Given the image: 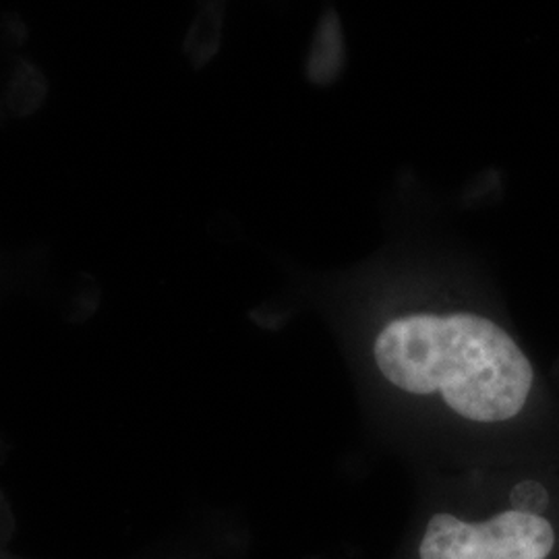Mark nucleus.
<instances>
[{
	"mask_svg": "<svg viewBox=\"0 0 559 559\" xmlns=\"http://www.w3.org/2000/svg\"><path fill=\"white\" fill-rule=\"evenodd\" d=\"M549 491L537 480H524L508 506L483 519L452 512L431 514L419 545V559H551L558 528L549 516Z\"/></svg>",
	"mask_w": 559,
	"mask_h": 559,
	"instance_id": "f03ea898",
	"label": "nucleus"
},
{
	"mask_svg": "<svg viewBox=\"0 0 559 559\" xmlns=\"http://www.w3.org/2000/svg\"><path fill=\"white\" fill-rule=\"evenodd\" d=\"M0 559H21L9 549V545H7V533L0 528Z\"/></svg>",
	"mask_w": 559,
	"mask_h": 559,
	"instance_id": "7ed1b4c3",
	"label": "nucleus"
},
{
	"mask_svg": "<svg viewBox=\"0 0 559 559\" xmlns=\"http://www.w3.org/2000/svg\"><path fill=\"white\" fill-rule=\"evenodd\" d=\"M381 378L396 390L441 402L462 419H519L537 390V371L516 338L479 313H408L373 340Z\"/></svg>",
	"mask_w": 559,
	"mask_h": 559,
	"instance_id": "f257e3e1",
	"label": "nucleus"
}]
</instances>
